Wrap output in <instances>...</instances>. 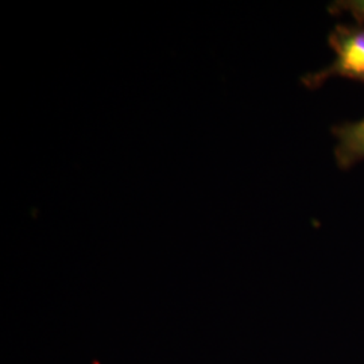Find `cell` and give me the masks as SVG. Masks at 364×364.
<instances>
[{"label":"cell","mask_w":364,"mask_h":364,"mask_svg":"<svg viewBox=\"0 0 364 364\" xmlns=\"http://www.w3.org/2000/svg\"><path fill=\"white\" fill-rule=\"evenodd\" d=\"M328 42L336 54L333 63L318 72L306 75L302 82L309 88H317L332 77L364 82V27L338 25L331 31Z\"/></svg>","instance_id":"1"},{"label":"cell","mask_w":364,"mask_h":364,"mask_svg":"<svg viewBox=\"0 0 364 364\" xmlns=\"http://www.w3.org/2000/svg\"><path fill=\"white\" fill-rule=\"evenodd\" d=\"M336 138L335 158L340 169H350L364 159V117L332 129Z\"/></svg>","instance_id":"2"},{"label":"cell","mask_w":364,"mask_h":364,"mask_svg":"<svg viewBox=\"0 0 364 364\" xmlns=\"http://www.w3.org/2000/svg\"><path fill=\"white\" fill-rule=\"evenodd\" d=\"M329 13L350 14L358 25L364 27V0H338L329 4Z\"/></svg>","instance_id":"3"}]
</instances>
